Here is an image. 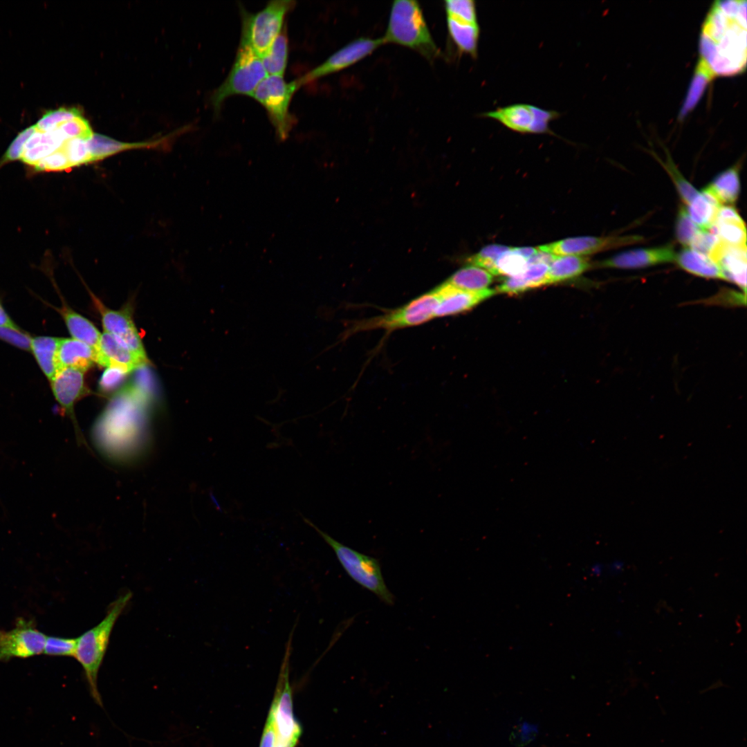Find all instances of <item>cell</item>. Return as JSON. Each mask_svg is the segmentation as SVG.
<instances>
[{"mask_svg": "<svg viewBox=\"0 0 747 747\" xmlns=\"http://www.w3.org/2000/svg\"><path fill=\"white\" fill-rule=\"evenodd\" d=\"M746 28V1L713 2L701 29L698 63L714 78L745 71Z\"/></svg>", "mask_w": 747, "mask_h": 747, "instance_id": "obj_1", "label": "cell"}, {"mask_svg": "<svg viewBox=\"0 0 747 747\" xmlns=\"http://www.w3.org/2000/svg\"><path fill=\"white\" fill-rule=\"evenodd\" d=\"M123 403L115 400L110 404L93 431V438L101 452L118 463L137 460L149 441L141 405Z\"/></svg>", "mask_w": 747, "mask_h": 747, "instance_id": "obj_2", "label": "cell"}, {"mask_svg": "<svg viewBox=\"0 0 747 747\" xmlns=\"http://www.w3.org/2000/svg\"><path fill=\"white\" fill-rule=\"evenodd\" d=\"M382 38L385 44L407 47L431 62L443 55L416 1L396 0L392 3L387 30Z\"/></svg>", "mask_w": 747, "mask_h": 747, "instance_id": "obj_3", "label": "cell"}, {"mask_svg": "<svg viewBox=\"0 0 747 747\" xmlns=\"http://www.w3.org/2000/svg\"><path fill=\"white\" fill-rule=\"evenodd\" d=\"M132 597L127 592L115 600L105 617L95 627L77 638L74 657L82 667L88 682L89 692L94 702L103 707L98 688V675L104 660L110 636L117 620Z\"/></svg>", "mask_w": 747, "mask_h": 747, "instance_id": "obj_4", "label": "cell"}, {"mask_svg": "<svg viewBox=\"0 0 747 747\" xmlns=\"http://www.w3.org/2000/svg\"><path fill=\"white\" fill-rule=\"evenodd\" d=\"M302 517L304 522L313 528L333 550L340 565L353 581L373 593L385 604L394 605L395 597L385 584L380 564L376 558L340 543L318 528L310 519Z\"/></svg>", "mask_w": 747, "mask_h": 747, "instance_id": "obj_5", "label": "cell"}, {"mask_svg": "<svg viewBox=\"0 0 747 747\" xmlns=\"http://www.w3.org/2000/svg\"><path fill=\"white\" fill-rule=\"evenodd\" d=\"M438 304L439 298L432 290L384 314L353 322L346 331V337L376 329L391 332L424 324L436 318Z\"/></svg>", "mask_w": 747, "mask_h": 747, "instance_id": "obj_6", "label": "cell"}, {"mask_svg": "<svg viewBox=\"0 0 747 747\" xmlns=\"http://www.w3.org/2000/svg\"><path fill=\"white\" fill-rule=\"evenodd\" d=\"M294 629L290 633L280 667L275 697L268 715L276 736V747H295L302 728L293 711L292 688L289 681L290 658Z\"/></svg>", "mask_w": 747, "mask_h": 747, "instance_id": "obj_7", "label": "cell"}, {"mask_svg": "<svg viewBox=\"0 0 747 747\" xmlns=\"http://www.w3.org/2000/svg\"><path fill=\"white\" fill-rule=\"evenodd\" d=\"M295 6L294 1L276 0L255 14L242 9L240 44L248 46L261 57L282 30L285 17Z\"/></svg>", "mask_w": 747, "mask_h": 747, "instance_id": "obj_8", "label": "cell"}, {"mask_svg": "<svg viewBox=\"0 0 747 747\" xmlns=\"http://www.w3.org/2000/svg\"><path fill=\"white\" fill-rule=\"evenodd\" d=\"M267 76L260 57L248 46L240 44L228 75L212 95L214 111L219 112L223 102L232 95L250 96Z\"/></svg>", "mask_w": 747, "mask_h": 747, "instance_id": "obj_9", "label": "cell"}, {"mask_svg": "<svg viewBox=\"0 0 747 747\" xmlns=\"http://www.w3.org/2000/svg\"><path fill=\"white\" fill-rule=\"evenodd\" d=\"M297 80L286 82L283 76L268 75L257 86L251 97L266 110L278 139L284 140L295 122L289 112L294 93L300 88Z\"/></svg>", "mask_w": 747, "mask_h": 747, "instance_id": "obj_10", "label": "cell"}, {"mask_svg": "<svg viewBox=\"0 0 747 747\" xmlns=\"http://www.w3.org/2000/svg\"><path fill=\"white\" fill-rule=\"evenodd\" d=\"M480 116L495 120L506 128L519 133L554 135L550 128V123L557 120L560 113L533 104L517 103L497 107L493 111L482 113Z\"/></svg>", "mask_w": 747, "mask_h": 747, "instance_id": "obj_11", "label": "cell"}, {"mask_svg": "<svg viewBox=\"0 0 747 747\" xmlns=\"http://www.w3.org/2000/svg\"><path fill=\"white\" fill-rule=\"evenodd\" d=\"M382 44H385V42L382 37H360L353 40L331 55L320 65L297 79V82L302 86L326 75L339 72L371 55Z\"/></svg>", "mask_w": 747, "mask_h": 747, "instance_id": "obj_12", "label": "cell"}, {"mask_svg": "<svg viewBox=\"0 0 747 747\" xmlns=\"http://www.w3.org/2000/svg\"><path fill=\"white\" fill-rule=\"evenodd\" d=\"M643 241V237L639 235L619 237L587 236L562 239L540 246L537 249L555 256H582L640 243Z\"/></svg>", "mask_w": 747, "mask_h": 747, "instance_id": "obj_13", "label": "cell"}, {"mask_svg": "<svg viewBox=\"0 0 747 747\" xmlns=\"http://www.w3.org/2000/svg\"><path fill=\"white\" fill-rule=\"evenodd\" d=\"M46 636L32 622L19 620L10 631L0 630V661L12 658H26L44 651Z\"/></svg>", "mask_w": 747, "mask_h": 747, "instance_id": "obj_14", "label": "cell"}, {"mask_svg": "<svg viewBox=\"0 0 747 747\" xmlns=\"http://www.w3.org/2000/svg\"><path fill=\"white\" fill-rule=\"evenodd\" d=\"M92 298L100 314L104 332L112 335L140 358L149 360L138 331L128 309L113 310L106 306L95 295H92Z\"/></svg>", "mask_w": 747, "mask_h": 747, "instance_id": "obj_15", "label": "cell"}, {"mask_svg": "<svg viewBox=\"0 0 747 747\" xmlns=\"http://www.w3.org/2000/svg\"><path fill=\"white\" fill-rule=\"evenodd\" d=\"M50 382L53 395L61 409L73 421L77 441L86 445L74 414L75 404L89 392L85 385L84 372L73 368L62 369L57 371Z\"/></svg>", "mask_w": 747, "mask_h": 747, "instance_id": "obj_16", "label": "cell"}, {"mask_svg": "<svg viewBox=\"0 0 747 747\" xmlns=\"http://www.w3.org/2000/svg\"><path fill=\"white\" fill-rule=\"evenodd\" d=\"M439 298L435 317L456 315L469 311L492 297L496 291L486 289L481 291H467L457 288L447 282L433 290Z\"/></svg>", "mask_w": 747, "mask_h": 747, "instance_id": "obj_17", "label": "cell"}, {"mask_svg": "<svg viewBox=\"0 0 747 747\" xmlns=\"http://www.w3.org/2000/svg\"><path fill=\"white\" fill-rule=\"evenodd\" d=\"M676 253L672 245L626 250L599 262L603 268L634 269L674 261Z\"/></svg>", "mask_w": 747, "mask_h": 747, "instance_id": "obj_18", "label": "cell"}, {"mask_svg": "<svg viewBox=\"0 0 747 747\" xmlns=\"http://www.w3.org/2000/svg\"><path fill=\"white\" fill-rule=\"evenodd\" d=\"M708 257L720 268L725 280L735 283L746 293V246H734L719 241Z\"/></svg>", "mask_w": 747, "mask_h": 747, "instance_id": "obj_19", "label": "cell"}, {"mask_svg": "<svg viewBox=\"0 0 747 747\" xmlns=\"http://www.w3.org/2000/svg\"><path fill=\"white\" fill-rule=\"evenodd\" d=\"M149 363L112 335L104 332L101 334L98 351L97 364L104 367H116L128 374Z\"/></svg>", "mask_w": 747, "mask_h": 747, "instance_id": "obj_20", "label": "cell"}, {"mask_svg": "<svg viewBox=\"0 0 747 747\" xmlns=\"http://www.w3.org/2000/svg\"><path fill=\"white\" fill-rule=\"evenodd\" d=\"M710 230L723 243L734 246H746L745 223L737 210L730 205L719 208Z\"/></svg>", "mask_w": 747, "mask_h": 747, "instance_id": "obj_21", "label": "cell"}, {"mask_svg": "<svg viewBox=\"0 0 747 747\" xmlns=\"http://www.w3.org/2000/svg\"><path fill=\"white\" fill-rule=\"evenodd\" d=\"M97 360V353L88 344L74 338H60L56 358L57 371L73 368L85 372Z\"/></svg>", "mask_w": 747, "mask_h": 747, "instance_id": "obj_22", "label": "cell"}, {"mask_svg": "<svg viewBox=\"0 0 747 747\" xmlns=\"http://www.w3.org/2000/svg\"><path fill=\"white\" fill-rule=\"evenodd\" d=\"M446 23L449 37L458 53L477 59L481 33L479 21L471 22L446 17Z\"/></svg>", "mask_w": 747, "mask_h": 747, "instance_id": "obj_23", "label": "cell"}, {"mask_svg": "<svg viewBox=\"0 0 747 747\" xmlns=\"http://www.w3.org/2000/svg\"><path fill=\"white\" fill-rule=\"evenodd\" d=\"M548 267L549 265L544 263L528 264L527 268L522 273L506 279L497 287V291L515 295L547 285L548 284Z\"/></svg>", "mask_w": 747, "mask_h": 747, "instance_id": "obj_24", "label": "cell"}, {"mask_svg": "<svg viewBox=\"0 0 747 747\" xmlns=\"http://www.w3.org/2000/svg\"><path fill=\"white\" fill-rule=\"evenodd\" d=\"M66 327L75 340L81 341L92 347L98 355L101 333L87 318L79 314L67 304H63L57 308Z\"/></svg>", "mask_w": 747, "mask_h": 747, "instance_id": "obj_25", "label": "cell"}, {"mask_svg": "<svg viewBox=\"0 0 747 747\" xmlns=\"http://www.w3.org/2000/svg\"><path fill=\"white\" fill-rule=\"evenodd\" d=\"M683 270L694 275L724 279L721 270L709 257L685 247L676 255L674 260Z\"/></svg>", "mask_w": 747, "mask_h": 747, "instance_id": "obj_26", "label": "cell"}, {"mask_svg": "<svg viewBox=\"0 0 747 747\" xmlns=\"http://www.w3.org/2000/svg\"><path fill=\"white\" fill-rule=\"evenodd\" d=\"M739 172L737 165L723 171L703 190L712 196L721 205L734 203L741 190Z\"/></svg>", "mask_w": 747, "mask_h": 747, "instance_id": "obj_27", "label": "cell"}, {"mask_svg": "<svg viewBox=\"0 0 747 747\" xmlns=\"http://www.w3.org/2000/svg\"><path fill=\"white\" fill-rule=\"evenodd\" d=\"M161 140L141 142H123L102 134L94 133L93 137L88 140L89 148L91 156V162L102 160L111 155H114L124 150L152 147L160 144Z\"/></svg>", "mask_w": 747, "mask_h": 747, "instance_id": "obj_28", "label": "cell"}, {"mask_svg": "<svg viewBox=\"0 0 747 747\" xmlns=\"http://www.w3.org/2000/svg\"><path fill=\"white\" fill-rule=\"evenodd\" d=\"M591 266L589 259L582 256H556L548 271V284L576 277Z\"/></svg>", "mask_w": 747, "mask_h": 747, "instance_id": "obj_29", "label": "cell"}, {"mask_svg": "<svg viewBox=\"0 0 747 747\" xmlns=\"http://www.w3.org/2000/svg\"><path fill=\"white\" fill-rule=\"evenodd\" d=\"M721 205L710 194L702 190L688 205L687 212L691 220L701 230H709Z\"/></svg>", "mask_w": 747, "mask_h": 747, "instance_id": "obj_30", "label": "cell"}, {"mask_svg": "<svg viewBox=\"0 0 747 747\" xmlns=\"http://www.w3.org/2000/svg\"><path fill=\"white\" fill-rule=\"evenodd\" d=\"M59 341L60 338L49 336H38L30 340V351L49 380L57 371L56 358Z\"/></svg>", "mask_w": 747, "mask_h": 747, "instance_id": "obj_31", "label": "cell"}, {"mask_svg": "<svg viewBox=\"0 0 747 747\" xmlns=\"http://www.w3.org/2000/svg\"><path fill=\"white\" fill-rule=\"evenodd\" d=\"M453 286L467 291L488 289L492 282V275L486 269L470 265L454 273L447 281Z\"/></svg>", "mask_w": 747, "mask_h": 747, "instance_id": "obj_32", "label": "cell"}, {"mask_svg": "<svg viewBox=\"0 0 747 747\" xmlns=\"http://www.w3.org/2000/svg\"><path fill=\"white\" fill-rule=\"evenodd\" d=\"M260 58L268 75L283 76L288 60V37L286 28L281 31Z\"/></svg>", "mask_w": 747, "mask_h": 747, "instance_id": "obj_33", "label": "cell"}, {"mask_svg": "<svg viewBox=\"0 0 747 747\" xmlns=\"http://www.w3.org/2000/svg\"><path fill=\"white\" fill-rule=\"evenodd\" d=\"M713 79L712 74L705 67L697 63L685 99L680 110L679 115L680 119L685 118L695 107L708 84Z\"/></svg>", "mask_w": 747, "mask_h": 747, "instance_id": "obj_34", "label": "cell"}, {"mask_svg": "<svg viewBox=\"0 0 747 747\" xmlns=\"http://www.w3.org/2000/svg\"><path fill=\"white\" fill-rule=\"evenodd\" d=\"M528 266V260L516 248L503 252L495 263L490 273L494 275L513 277L522 273Z\"/></svg>", "mask_w": 747, "mask_h": 747, "instance_id": "obj_35", "label": "cell"}, {"mask_svg": "<svg viewBox=\"0 0 747 747\" xmlns=\"http://www.w3.org/2000/svg\"><path fill=\"white\" fill-rule=\"evenodd\" d=\"M82 116V112L76 107H62L49 111L37 122L36 129L41 132L53 131L59 124Z\"/></svg>", "mask_w": 747, "mask_h": 747, "instance_id": "obj_36", "label": "cell"}, {"mask_svg": "<svg viewBox=\"0 0 747 747\" xmlns=\"http://www.w3.org/2000/svg\"><path fill=\"white\" fill-rule=\"evenodd\" d=\"M88 140L72 138L64 142L62 149L66 154L72 168L91 163Z\"/></svg>", "mask_w": 747, "mask_h": 747, "instance_id": "obj_37", "label": "cell"}, {"mask_svg": "<svg viewBox=\"0 0 747 747\" xmlns=\"http://www.w3.org/2000/svg\"><path fill=\"white\" fill-rule=\"evenodd\" d=\"M700 230L690 218L686 207L680 206L675 223V235L679 242L685 247L690 246Z\"/></svg>", "mask_w": 747, "mask_h": 747, "instance_id": "obj_38", "label": "cell"}, {"mask_svg": "<svg viewBox=\"0 0 747 747\" xmlns=\"http://www.w3.org/2000/svg\"><path fill=\"white\" fill-rule=\"evenodd\" d=\"M446 17L471 22H478L476 2L473 0H446Z\"/></svg>", "mask_w": 747, "mask_h": 747, "instance_id": "obj_39", "label": "cell"}, {"mask_svg": "<svg viewBox=\"0 0 747 747\" xmlns=\"http://www.w3.org/2000/svg\"><path fill=\"white\" fill-rule=\"evenodd\" d=\"M662 165L670 174L682 201L686 205L690 204L699 192L682 176L670 158H667L665 163H662Z\"/></svg>", "mask_w": 747, "mask_h": 747, "instance_id": "obj_40", "label": "cell"}, {"mask_svg": "<svg viewBox=\"0 0 747 747\" xmlns=\"http://www.w3.org/2000/svg\"><path fill=\"white\" fill-rule=\"evenodd\" d=\"M509 248L510 247L499 244L488 245L477 254L470 257L468 261L472 265L486 269L490 273L499 256Z\"/></svg>", "mask_w": 747, "mask_h": 747, "instance_id": "obj_41", "label": "cell"}, {"mask_svg": "<svg viewBox=\"0 0 747 747\" xmlns=\"http://www.w3.org/2000/svg\"><path fill=\"white\" fill-rule=\"evenodd\" d=\"M57 129L66 140H90L94 134L89 122L82 116L59 124Z\"/></svg>", "mask_w": 747, "mask_h": 747, "instance_id": "obj_42", "label": "cell"}, {"mask_svg": "<svg viewBox=\"0 0 747 747\" xmlns=\"http://www.w3.org/2000/svg\"><path fill=\"white\" fill-rule=\"evenodd\" d=\"M77 638L46 636L44 653L48 656H74Z\"/></svg>", "mask_w": 747, "mask_h": 747, "instance_id": "obj_43", "label": "cell"}, {"mask_svg": "<svg viewBox=\"0 0 747 747\" xmlns=\"http://www.w3.org/2000/svg\"><path fill=\"white\" fill-rule=\"evenodd\" d=\"M34 167L39 172H60L72 168L62 148L44 157Z\"/></svg>", "mask_w": 747, "mask_h": 747, "instance_id": "obj_44", "label": "cell"}, {"mask_svg": "<svg viewBox=\"0 0 747 747\" xmlns=\"http://www.w3.org/2000/svg\"><path fill=\"white\" fill-rule=\"evenodd\" d=\"M35 131L36 127L33 125L20 132L8 148L3 158V162L6 163L21 159L25 143Z\"/></svg>", "mask_w": 747, "mask_h": 747, "instance_id": "obj_45", "label": "cell"}, {"mask_svg": "<svg viewBox=\"0 0 747 747\" xmlns=\"http://www.w3.org/2000/svg\"><path fill=\"white\" fill-rule=\"evenodd\" d=\"M537 733V725L523 722L514 727L510 735V741L516 746H523L535 739Z\"/></svg>", "mask_w": 747, "mask_h": 747, "instance_id": "obj_46", "label": "cell"}, {"mask_svg": "<svg viewBox=\"0 0 747 747\" xmlns=\"http://www.w3.org/2000/svg\"><path fill=\"white\" fill-rule=\"evenodd\" d=\"M719 241L717 235L710 230H700L690 246L692 249L708 257Z\"/></svg>", "mask_w": 747, "mask_h": 747, "instance_id": "obj_47", "label": "cell"}, {"mask_svg": "<svg viewBox=\"0 0 747 747\" xmlns=\"http://www.w3.org/2000/svg\"><path fill=\"white\" fill-rule=\"evenodd\" d=\"M57 150L58 149L52 145L39 143L32 149L24 151L20 160L29 165L34 166L44 157Z\"/></svg>", "mask_w": 747, "mask_h": 747, "instance_id": "obj_48", "label": "cell"}, {"mask_svg": "<svg viewBox=\"0 0 747 747\" xmlns=\"http://www.w3.org/2000/svg\"><path fill=\"white\" fill-rule=\"evenodd\" d=\"M128 374L125 371L116 367H107L102 376L100 385L104 390H110L117 386Z\"/></svg>", "mask_w": 747, "mask_h": 747, "instance_id": "obj_49", "label": "cell"}, {"mask_svg": "<svg viewBox=\"0 0 747 747\" xmlns=\"http://www.w3.org/2000/svg\"><path fill=\"white\" fill-rule=\"evenodd\" d=\"M259 747H276V736L272 719L269 715L261 735Z\"/></svg>", "mask_w": 747, "mask_h": 747, "instance_id": "obj_50", "label": "cell"}, {"mask_svg": "<svg viewBox=\"0 0 747 747\" xmlns=\"http://www.w3.org/2000/svg\"><path fill=\"white\" fill-rule=\"evenodd\" d=\"M0 327L10 328L15 330H20V329L15 324V323L10 319L8 313L5 311L3 307L0 302Z\"/></svg>", "mask_w": 747, "mask_h": 747, "instance_id": "obj_51", "label": "cell"}]
</instances>
